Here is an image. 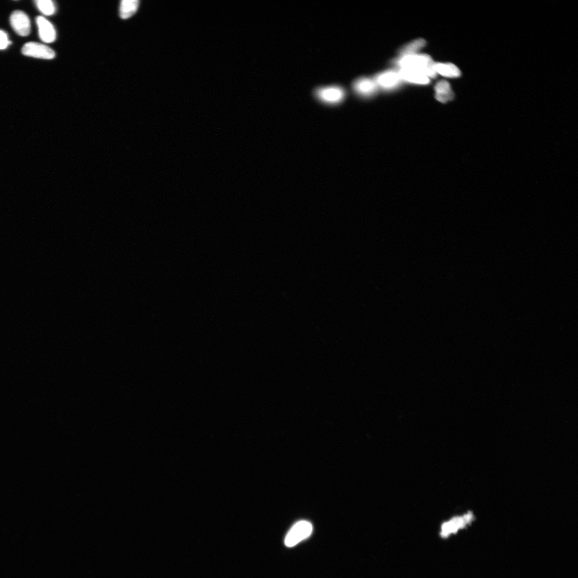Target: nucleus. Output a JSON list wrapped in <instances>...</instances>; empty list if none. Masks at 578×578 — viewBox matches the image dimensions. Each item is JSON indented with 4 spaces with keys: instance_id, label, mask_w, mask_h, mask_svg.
Returning <instances> with one entry per match:
<instances>
[{
    "instance_id": "obj_1",
    "label": "nucleus",
    "mask_w": 578,
    "mask_h": 578,
    "mask_svg": "<svg viewBox=\"0 0 578 578\" xmlns=\"http://www.w3.org/2000/svg\"><path fill=\"white\" fill-rule=\"evenodd\" d=\"M400 69H410L418 71L426 75L430 79H435L437 74L434 70L433 60L426 54H414L405 55L395 61Z\"/></svg>"
},
{
    "instance_id": "obj_2",
    "label": "nucleus",
    "mask_w": 578,
    "mask_h": 578,
    "mask_svg": "<svg viewBox=\"0 0 578 578\" xmlns=\"http://www.w3.org/2000/svg\"><path fill=\"white\" fill-rule=\"evenodd\" d=\"M312 531L313 526L310 522L302 520L297 522L289 531L286 537V546L288 547L295 546L298 543L309 537L312 534Z\"/></svg>"
},
{
    "instance_id": "obj_3",
    "label": "nucleus",
    "mask_w": 578,
    "mask_h": 578,
    "mask_svg": "<svg viewBox=\"0 0 578 578\" xmlns=\"http://www.w3.org/2000/svg\"><path fill=\"white\" fill-rule=\"evenodd\" d=\"M473 519V515L468 513L444 521L440 526V537L442 538L449 537L469 525Z\"/></svg>"
},
{
    "instance_id": "obj_4",
    "label": "nucleus",
    "mask_w": 578,
    "mask_h": 578,
    "mask_svg": "<svg viewBox=\"0 0 578 578\" xmlns=\"http://www.w3.org/2000/svg\"><path fill=\"white\" fill-rule=\"evenodd\" d=\"M314 94L322 102L334 104L342 101L345 97L346 91L341 86H322L316 88Z\"/></svg>"
},
{
    "instance_id": "obj_5",
    "label": "nucleus",
    "mask_w": 578,
    "mask_h": 578,
    "mask_svg": "<svg viewBox=\"0 0 578 578\" xmlns=\"http://www.w3.org/2000/svg\"><path fill=\"white\" fill-rule=\"evenodd\" d=\"M21 52L25 56L38 59L51 60L55 57V53L52 49L43 44L35 42L25 43L22 48Z\"/></svg>"
},
{
    "instance_id": "obj_6",
    "label": "nucleus",
    "mask_w": 578,
    "mask_h": 578,
    "mask_svg": "<svg viewBox=\"0 0 578 578\" xmlns=\"http://www.w3.org/2000/svg\"><path fill=\"white\" fill-rule=\"evenodd\" d=\"M376 84L385 90H393L401 84L403 80L398 71L388 70L381 72L374 78Z\"/></svg>"
},
{
    "instance_id": "obj_7",
    "label": "nucleus",
    "mask_w": 578,
    "mask_h": 578,
    "mask_svg": "<svg viewBox=\"0 0 578 578\" xmlns=\"http://www.w3.org/2000/svg\"><path fill=\"white\" fill-rule=\"evenodd\" d=\"M10 21L17 34L23 37L30 34L31 22L28 16L24 12L21 10L14 11L10 16Z\"/></svg>"
},
{
    "instance_id": "obj_8",
    "label": "nucleus",
    "mask_w": 578,
    "mask_h": 578,
    "mask_svg": "<svg viewBox=\"0 0 578 578\" xmlns=\"http://www.w3.org/2000/svg\"><path fill=\"white\" fill-rule=\"evenodd\" d=\"M352 87L355 92L360 96L369 98L376 94L378 86L374 80L364 77L355 80L353 83Z\"/></svg>"
},
{
    "instance_id": "obj_9",
    "label": "nucleus",
    "mask_w": 578,
    "mask_h": 578,
    "mask_svg": "<svg viewBox=\"0 0 578 578\" xmlns=\"http://www.w3.org/2000/svg\"><path fill=\"white\" fill-rule=\"evenodd\" d=\"M36 23L38 27L39 34L41 40L44 42L52 43L56 40L57 33L51 23L42 16H38Z\"/></svg>"
},
{
    "instance_id": "obj_10",
    "label": "nucleus",
    "mask_w": 578,
    "mask_h": 578,
    "mask_svg": "<svg viewBox=\"0 0 578 578\" xmlns=\"http://www.w3.org/2000/svg\"><path fill=\"white\" fill-rule=\"evenodd\" d=\"M398 72L403 81L420 85H427L431 82L430 78L418 71L402 69Z\"/></svg>"
},
{
    "instance_id": "obj_11",
    "label": "nucleus",
    "mask_w": 578,
    "mask_h": 578,
    "mask_svg": "<svg viewBox=\"0 0 578 578\" xmlns=\"http://www.w3.org/2000/svg\"><path fill=\"white\" fill-rule=\"evenodd\" d=\"M435 98L442 103L452 101L454 98V93L449 83L442 80L438 82L435 86Z\"/></svg>"
},
{
    "instance_id": "obj_12",
    "label": "nucleus",
    "mask_w": 578,
    "mask_h": 578,
    "mask_svg": "<svg viewBox=\"0 0 578 578\" xmlns=\"http://www.w3.org/2000/svg\"><path fill=\"white\" fill-rule=\"evenodd\" d=\"M433 68L436 74L448 78H458L462 74L457 66L452 63H434Z\"/></svg>"
},
{
    "instance_id": "obj_13",
    "label": "nucleus",
    "mask_w": 578,
    "mask_h": 578,
    "mask_svg": "<svg viewBox=\"0 0 578 578\" xmlns=\"http://www.w3.org/2000/svg\"><path fill=\"white\" fill-rule=\"evenodd\" d=\"M140 1L138 0H123L121 2L120 15L124 20L128 19L137 12Z\"/></svg>"
},
{
    "instance_id": "obj_14",
    "label": "nucleus",
    "mask_w": 578,
    "mask_h": 578,
    "mask_svg": "<svg viewBox=\"0 0 578 578\" xmlns=\"http://www.w3.org/2000/svg\"><path fill=\"white\" fill-rule=\"evenodd\" d=\"M426 44V42L423 39H418L405 44L399 50V53L401 55V57L416 54V52L425 46Z\"/></svg>"
},
{
    "instance_id": "obj_15",
    "label": "nucleus",
    "mask_w": 578,
    "mask_h": 578,
    "mask_svg": "<svg viewBox=\"0 0 578 578\" xmlns=\"http://www.w3.org/2000/svg\"><path fill=\"white\" fill-rule=\"evenodd\" d=\"M35 3L38 9L46 16L52 15L56 11L55 4L51 0H37Z\"/></svg>"
},
{
    "instance_id": "obj_16",
    "label": "nucleus",
    "mask_w": 578,
    "mask_h": 578,
    "mask_svg": "<svg viewBox=\"0 0 578 578\" xmlns=\"http://www.w3.org/2000/svg\"><path fill=\"white\" fill-rule=\"evenodd\" d=\"M10 44H12V42L8 40L7 33L3 31L0 30V49L7 48Z\"/></svg>"
}]
</instances>
